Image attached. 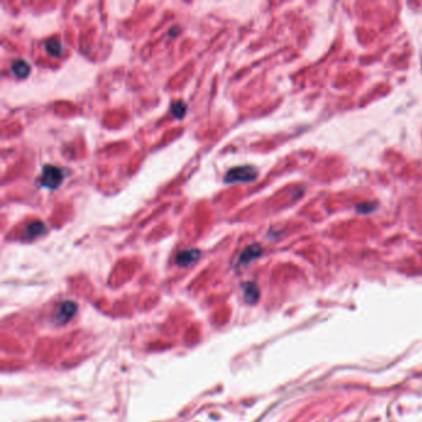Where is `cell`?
Listing matches in <instances>:
<instances>
[{
    "label": "cell",
    "instance_id": "obj_4",
    "mask_svg": "<svg viewBox=\"0 0 422 422\" xmlns=\"http://www.w3.org/2000/svg\"><path fill=\"white\" fill-rule=\"evenodd\" d=\"M199 256H201V251L197 249L183 250L178 254L176 261H177V265H180L181 268H186V267H190V265L195 264V262L199 259Z\"/></svg>",
    "mask_w": 422,
    "mask_h": 422
},
{
    "label": "cell",
    "instance_id": "obj_7",
    "mask_svg": "<svg viewBox=\"0 0 422 422\" xmlns=\"http://www.w3.org/2000/svg\"><path fill=\"white\" fill-rule=\"evenodd\" d=\"M11 72H13L17 78H25L30 73V66L28 65V62H25V61L22 60L14 61V62L11 63Z\"/></svg>",
    "mask_w": 422,
    "mask_h": 422
},
{
    "label": "cell",
    "instance_id": "obj_9",
    "mask_svg": "<svg viewBox=\"0 0 422 422\" xmlns=\"http://www.w3.org/2000/svg\"><path fill=\"white\" fill-rule=\"evenodd\" d=\"M45 48L51 56L59 57L62 55V43L59 40H50L45 43Z\"/></svg>",
    "mask_w": 422,
    "mask_h": 422
},
{
    "label": "cell",
    "instance_id": "obj_5",
    "mask_svg": "<svg viewBox=\"0 0 422 422\" xmlns=\"http://www.w3.org/2000/svg\"><path fill=\"white\" fill-rule=\"evenodd\" d=\"M261 253H262V250H261V247H260V245H258V244L249 245V247H248L247 249H245L242 253L239 261H241L242 264H249L251 260L256 259L258 256L261 255Z\"/></svg>",
    "mask_w": 422,
    "mask_h": 422
},
{
    "label": "cell",
    "instance_id": "obj_10",
    "mask_svg": "<svg viewBox=\"0 0 422 422\" xmlns=\"http://www.w3.org/2000/svg\"><path fill=\"white\" fill-rule=\"evenodd\" d=\"M187 112V107H186V103L182 102V100H178V102H175L172 103L171 106V113L173 115H175L177 119H181V118L184 117V114H186Z\"/></svg>",
    "mask_w": 422,
    "mask_h": 422
},
{
    "label": "cell",
    "instance_id": "obj_2",
    "mask_svg": "<svg viewBox=\"0 0 422 422\" xmlns=\"http://www.w3.org/2000/svg\"><path fill=\"white\" fill-rule=\"evenodd\" d=\"M258 177V171L251 166H239L229 170L224 176L225 183L251 182Z\"/></svg>",
    "mask_w": 422,
    "mask_h": 422
},
{
    "label": "cell",
    "instance_id": "obj_6",
    "mask_svg": "<svg viewBox=\"0 0 422 422\" xmlns=\"http://www.w3.org/2000/svg\"><path fill=\"white\" fill-rule=\"evenodd\" d=\"M46 232V227L42 222H33L31 224H29L25 229V236L28 239H34L36 236L42 235Z\"/></svg>",
    "mask_w": 422,
    "mask_h": 422
},
{
    "label": "cell",
    "instance_id": "obj_8",
    "mask_svg": "<svg viewBox=\"0 0 422 422\" xmlns=\"http://www.w3.org/2000/svg\"><path fill=\"white\" fill-rule=\"evenodd\" d=\"M244 294L245 299H247V301L249 303H254L259 299V290L256 287V285L253 284V282H248V284L244 285Z\"/></svg>",
    "mask_w": 422,
    "mask_h": 422
},
{
    "label": "cell",
    "instance_id": "obj_1",
    "mask_svg": "<svg viewBox=\"0 0 422 422\" xmlns=\"http://www.w3.org/2000/svg\"><path fill=\"white\" fill-rule=\"evenodd\" d=\"M63 178H65V172L62 169L54 165H46L42 169L40 183L48 190H56L62 183Z\"/></svg>",
    "mask_w": 422,
    "mask_h": 422
},
{
    "label": "cell",
    "instance_id": "obj_3",
    "mask_svg": "<svg viewBox=\"0 0 422 422\" xmlns=\"http://www.w3.org/2000/svg\"><path fill=\"white\" fill-rule=\"evenodd\" d=\"M77 305L73 301H63L57 307L56 314H55V322L59 325H65L72 317L76 314Z\"/></svg>",
    "mask_w": 422,
    "mask_h": 422
},
{
    "label": "cell",
    "instance_id": "obj_11",
    "mask_svg": "<svg viewBox=\"0 0 422 422\" xmlns=\"http://www.w3.org/2000/svg\"><path fill=\"white\" fill-rule=\"evenodd\" d=\"M377 207L378 204L375 203V202H365V203L358 204L357 210L359 213H371L374 212V210L377 209Z\"/></svg>",
    "mask_w": 422,
    "mask_h": 422
}]
</instances>
